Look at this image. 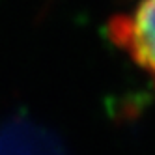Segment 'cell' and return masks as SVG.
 Instances as JSON below:
<instances>
[{"instance_id":"cell-1","label":"cell","mask_w":155,"mask_h":155,"mask_svg":"<svg viewBox=\"0 0 155 155\" xmlns=\"http://www.w3.org/2000/svg\"><path fill=\"white\" fill-rule=\"evenodd\" d=\"M108 38L155 88V0H140L131 13L114 17L108 23Z\"/></svg>"}]
</instances>
